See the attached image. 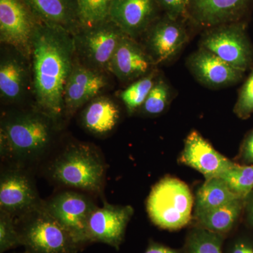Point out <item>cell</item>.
<instances>
[{"instance_id": "e575fe53", "label": "cell", "mask_w": 253, "mask_h": 253, "mask_svg": "<svg viewBox=\"0 0 253 253\" xmlns=\"http://www.w3.org/2000/svg\"><path fill=\"white\" fill-rule=\"evenodd\" d=\"M250 196H251V198H250L249 205H248V214H249L250 222L253 226V191Z\"/></svg>"}, {"instance_id": "4316f807", "label": "cell", "mask_w": 253, "mask_h": 253, "mask_svg": "<svg viewBox=\"0 0 253 253\" xmlns=\"http://www.w3.org/2000/svg\"><path fill=\"white\" fill-rule=\"evenodd\" d=\"M82 24L91 27L107 21L112 0H76Z\"/></svg>"}, {"instance_id": "2e32d148", "label": "cell", "mask_w": 253, "mask_h": 253, "mask_svg": "<svg viewBox=\"0 0 253 253\" xmlns=\"http://www.w3.org/2000/svg\"><path fill=\"white\" fill-rule=\"evenodd\" d=\"M179 20L166 15L150 31L147 46L155 64L172 59L187 42V32Z\"/></svg>"}, {"instance_id": "ba28073f", "label": "cell", "mask_w": 253, "mask_h": 253, "mask_svg": "<svg viewBox=\"0 0 253 253\" xmlns=\"http://www.w3.org/2000/svg\"><path fill=\"white\" fill-rule=\"evenodd\" d=\"M43 206L78 244H86V224L97 208L91 198L76 191H63L44 201Z\"/></svg>"}, {"instance_id": "5b68a950", "label": "cell", "mask_w": 253, "mask_h": 253, "mask_svg": "<svg viewBox=\"0 0 253 253\" xmlns=\"http://www.w3.org/2000/svg\"><path fill=\"white\" fill-rule=\"evenodd\" d=\"M146 206L154 224L163 229L176 230L191 221L194 198L185 183L166 177L151 190Z\"/></svg>"}, {"instance_id": "8fae6325", "label": "cell", "mask_w": 253, "mask_h": 253, "mask_svg": "<svg viewBox=\"0 0 253 253\" xmlns=\"http://www.w3.org/2000/svg\"><path fill=\"white\" fill-rule=\"evenodd\" d=\"M25 4V0H0V39L29 56L36 24Z\"/></svg>"}, {"instance_id": "9a60e30c", "label": "cell", "mask_w": 253, "mask_h": 253, "mask_svg": "<svg viewBox=\"0 0 253 253\" xmlns=\"http://www.w3.org/2000/svg\"><path fill=\"white\" fill-rule=\"evenodd\" d=\"M157 0H112L109 19L131 38L149 27L157 11Z\"/></svg>"}, {"instance_id": "cb8c5ba5", "label": "cell", "mask_w": 253, "mask_h": 253, "mask_svg": "<svg viewBox=\"0 0 253 253\" xmlns=\"http://www.w3.org/2000/svg\"><path fill=\"white\" fill-rule=\"evenodd\" d=\"M224 235L204 228H195L186 239V253H223Z\"/></svg>"}, {"instance_id": "30bf717a", "label": "cell", "mask_w": 253, "mask_h": 253, "mask_svg": "<svg viewBox=\"0 0 253 253\" xmlns=\"http://www.w3.org/2000/svg\"><path fill=\"white\" fill-rule=\"evenodd\" d=\"M133 213L131 206H113L106 202L102 207L96 208L86 224V244L101 243L119 249Z\"/></svg>"}, {"instance_id": "603a6c76", "label": "cell", "mask_w": 253, "mask_h": 253, "mask_svg": "<svg viewBox=\"0 0 253 253\" xmlns=\"http://www.w3.org/2000/svg\"><path fill=\"white\" fill-rule=\"evenodd\" d=\"M244 199H237L196 217L198 226L224 235L236 225L244 208Z\"/></svg>"}, {"instance_id": "484cf974", "label": "cell", "mask_w": 253, "mask_h": 253, "mask_svg": "<svg viewBox=\"0 0 253 253\" xmlns=\"http://www.w3.org/2000/svg\"><path fill=\"white\" fill-rule=\"evenodd\" d=\"M156 81L154 73H149L121 93L120 96L129 114H132L142 106Z\"/></svg>"}, {"instance_id": "7c38bea8", "label": "cell", "mask_w": 253, "mask_h": 253, "mask_svg": "<svg viewBox=\"0 0 253 253\" xmlns=\"http://www.w3.org/2000/svg\"><path fill=\"white\" fill-rule=\"evenodd\" d=\"M253 0H188L186 18L201 27L212 28L244 21Z\"/></svg>"}, {"instance_id": "9c48e42d", "label": "cell", "mask_w": 253, "mask_h": 253, "mask_svg": "<svg viewBox=\"0 0 253 253\" xmlns=\"http://www.w3.org/2000/svg\"><path fill=\"white\" fill-rule=\"evenodd\" d=\"M125 33L110 20L85 27L75 37L76 49L89 68L109 70L110 62Z\"/></svg>"}, {"instance_id": "277c9868", "label": "cell", "mask_w": 253, "mask_h": 253, "mask_svg": "<svg viewBox=\"0 0 253 253\" xmlns=\"http://www.w3.org/2000/svg\"><path fill=\"white\" fill-rule=\"evenodd\" d=\"M44 203V202H43ZM21 246L30 253H77L83 246L44 206L15 219Z\"/></svg>"}, {"instance_id": "f546056e", "label": "cell", "mask_w": 253, "mask_h": 253, "mask_svg": "<svg viewBox=\"0 0 253 253\" xmlns=\"http://www.w3.org/2000/svg\"><path fill=\"white\" fill-rule=\"evenodd\" d=\"M234 112L241 119H247L253 113V69L239 91Z\"/></svg>"}, {"instance_id": "d4e9b609", "label": "cell", "mask_w": 253, "mask_h": 253, "mask_svg": "<svg viewBox=\"0 0 253 253\" xmlns=\"http://www.w3.org/2000/svg\"><path fill=\"white\" fill-rule=\"evenodd\" d=\"M218 177L241 199H246L253 191V165L240 166L236 163Z\"/></svg>"}, {"instance_id": "836d02e7", "label": "cell", "mask_w": 253, "mask_h": 253, "mask_svg": "<svg viewBox=\"0 0 253 253\" xmlns=\"http://www.w3.org/2000/svg\"><path fill=\"white\" fill-rule=\"evenodd\" d=\"M144 253H180L177 250L171 249L164 245L151 242Z\"/></svg>"}, {"instance_id": "d6a6232c", "label": "cell", "mask_w": 253, "mask_h": 253, "mask_svg": "<svg viewBox=\"0 0 253 253\" xmlns=\"http://www.w3.org/2000/svg\"><path fill=\"white\" fill-rule=\"evenodd\" d=\"M241 155L244 162L253 163V130L245 139L241 148Z\"/></svg>"}, {"instance_id": "5bb4252c", "label": "cell", "mask_w": 253, "mask_h": 253, "mask_svg": "<svg viewBox=\"0 0 253 253\" xmlns=\"http://www.w3.org/2000/svg\"><path fill=\"white\" fill-rule=\"evenodd\" d=\"M187 64L196 80L211 88L236 84L242 79L245 73L202 47L189 56Z\"/></svg>"}, {"instance_id": "83f0119b", "label": "cell", "mask_w": 253, "mask_h": 253, "mask_svg": "<svg viewBox=\"0 0 253 253\" xmlns=\"http://www.w3.org/2000/svg\"><path fill=\"white\" fill-rule=\"evenodd\" d=\"M170 95L167 83L163 79L157 80L141 107L143 112L150 116L161 114L168 107Z\"/></svg>"}, {"instance_id": "d6986e66", "label": "cell", "mask_w": 253, "mask_h": 253, "mask_svg": "<svg viewBox=\"0 0 253 253\" xmlns=\"http://www.w3.org/2000/svg\"><path fill=\"white\" fill-rule=\"evenodd\" d=\"M120 119L119 108L108 97L99 96L89 101L81 115L82 124L86 130L98 136L112 131Z\"/></svg>"}, {"instance_id": "ffe728a7", "label": "cell", "mask_w": 253, "mask_h": 253, "mask_svg": "<svg viewBox=\"0 0 253 253\" xmlns=\"http://www.w3.org/2000/svg\"><path fill=\"white\" fill-rule=\"evenodd\" d=\"M28 71L22 60L14 55H8L0 64V94L8 102L21 99L27 85Z\"/></svg>"}, {"instance_id": "4fadbf2b", "label": "cell", "mask_w": 253, "mask_h": 253, "mask_svg": "<svg viewBox=\"0 0 253 253\" xmlns=\"http://www.w3.org/2000/svg\"><path fill=\"white\" fill-rule=\"evenodd\" d=\"M181 162L201 172L206 179L218 177L236 164L219 154L197 131L186 137Z\"/></svg>"}, {"instance_id": "7a4b0ae2", "label": "cell", "mask_w": 253, "mask_h": 253, "mask_svg": "<svg viewBox=\"0 0 253 253\" xmlns=\"http://www.w3.org/2000/svg\"><path fill=\"white\" fill-rule=\"evenodd\" d=\"M55 124L39 111L4 118L0 127L1 160L24 168L38 162L51 146Z\"/></svg>"}, {"instance_id": "1f68e13d", "label": "cell", "mask_w": 253, "mask_h": 253, "mask_svg": "<svg viewBox=\"0 0 253 253\" xmlns=\"http://www.w3.org/2000/svg\"><path fill=\"white\" fill-rule=\"evenodd\" d=\"M228 253H253V243L245 239L236 240L231 244Z\"/></svg>"}, {"instance_id": "f1b7e54d", "label": "cell", "mask_w": 253, "mask_h": 253, "mask_svg": "<svg viewBox=\"0 0 253 253\" xmlns=\"http://www.w3.org/2000/svg\"><path fill=\"white\" fill-rule=\"evenodd\" d=\"M21 246L15 218L0 211V253Z\"/></svg>"}, {"instance_id": "d590c367", "label": "cell", "mask_w": 253, "mask_h": 253, "mask_svg": "<svg viewBox=\"0 0 253 253\" xmlns=\"http://www.w3.org/2000/svg\"><path fill=\"white\" fill-rule=\"evenodd\" d=\"M28 253V251H26V252H25V253Z\"/></svg>"}, {"instance_id": "8992f818", "label": "cell", "mask_w": 253, "mask_h": 253, "mask_svg": "<svg viewBox=\"0 0 253 253\" xmlns=\"http://www.w3.org/2000/svg\"><path fill=\"white\" fill-rule=\"evenodd\" d=\"M201 47L244 72L253 63V48L244 21L211 28L203 37Z\"/></svg>"}, {"instance_id": "4dcf8cb0", "label": "cell", "mask_w": 253, "mask_h": 253, "mask_svg": "<svg viewBox=\"0 0 253 253\" xmlns=\"http://www.w3.org/2000/svg\"><path fill=\"white\" fill-rule=\"evenodd\" d=\"M169 17L180 19L186 18L188 0H157Z\"/></svg>"}, {"instance_id": "44dd1931", "label": "cell", "mask_w": 253, "mask_h": 253, "mask_svg": "<svg viewBox=\"0 0 253 253\" xmlns=\"http://www.w3.org/2000/svg\"><path fill=\"white\" fill-rule=\"evenodd\" d=\"M26 4L46 23L71 33L78 17L77 2L73 0H25Z\"/></svg>"}, {"instance_id": "6da1fadb", "label": "cell", "mask_w": 253, "mask_h": 253, "mask_svg": "<svg viewBox=\"0 0 253 253\" xmlns=\"http://www.w3.org/2000/svg\"><path fill=\"white\" fill-rule=\"evenodd\" d=\"M76 51L69 31L45 22L36 24L32 42L33 92L38 111L56 124L65 113V88Z\"/></svg>"}, {"instance_id": "52a82bcc", "label": "cell", "mask_w": 253, "mask_h": 253, "mask_svg": "<svg viewBox=\"0 0 253 253\" xmlns=\"http://www.w3.org/2000/svg\"><path fill=\"white\" fill-rule=\"evenodd\" d=\"M27 168L8 166L0 176V211L18 218L41 208L44 201L40 198L34 179Z\"/></svg>"}, {"instance_id": "ac0fdd59", "label": "cell", "mask_w": 253, "mask_h": 253, "mask_svg": "<svg viewBox=\"0 0 253 253\" xmlns=\"http://www.w3.org/2000/svg\"><path fill=\"white\" fill-rule=\"evenodd\" d=\"M154 64L134 38L125 35L113 55L109 71L121 81H130L146 76Z\"/></svg>"}, {"instance_id": "3957f363", "label": "cell", "mask_w": 253, "mask_h": 253, "mask_svg": "<svg viewBox=\"0 0 253 253\" xmlns=\"http://www.w3.org/2000/svg\"><path fill=\"white\" fill-rule=\"evenodd\" d=\"M106 163L93 145L67 146L50 163L48 174L59 185L101 195L104 191Z\"/></svg>"}, {"instance_id": "7402d4cb", "label": "cell", "mask_w": 253, "mask_h": 253, "mask_svg": "<svg viewBox=\"0 0 253 253\" xmlns=\"http://www.w3.org/2000/svg\"><path fill=\"white\" fill-rule=\"evenodd\" d=\"M237 199L241 198L232 192L221 178L212 177L206 179L204 184L196 193L195 217H199Z\"/></svg>"}, {"instance_id": "e0dca14e", "label": "cell", "mask_w": 253, "mask_h": 253, "mask_svg": "<svg viewBox=\"0 0 253 253\" xmlns=\"http://www.w3.org/2000/svg\"><path fill=\"white\" fill-rule=\"evenodd\" d=\"M107 84L101 71L74 64L65 88V112L71 116L96 97Z\"/></svg>"}]
</instances>
